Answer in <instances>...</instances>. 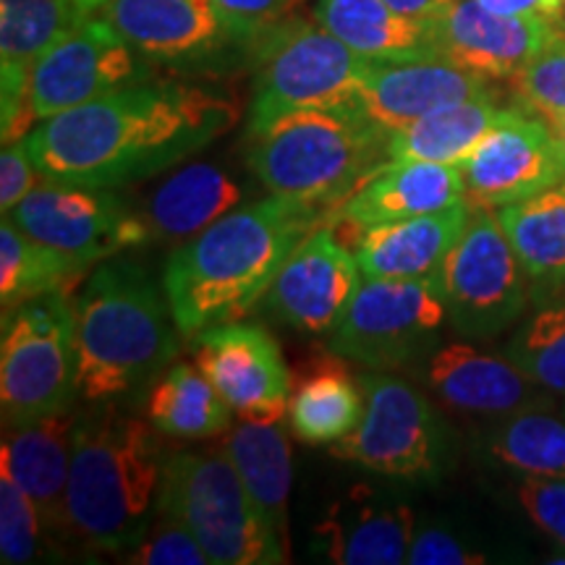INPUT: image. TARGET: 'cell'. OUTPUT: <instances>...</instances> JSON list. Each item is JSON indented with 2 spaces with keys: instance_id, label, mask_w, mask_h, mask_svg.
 <instances>
[{
  "instance_id": "21",
  "label": "cell",
  "mask_w": 565,
  "mask_h": 565,
  "mask_svg": "<svg viewBox=\"0 0 565 565\" xmlns=\"http://www.w3.org/2000/svg\"><path fill=\"white\" fill-rule=\"evenodd\" d=\"M414 532L412 508L374 487L356 484L317 521L312 547L338 565H401L408 563Z\"/></svg>"
},
{
  "instance_id": "41",
  "label": "cell",
  "mask_w": 565,
  "mask_h": 565,
  "mask_svg": "<svg viewBox=\"0 0 565 565\" xmlns=\"http://www.w3.org/2000/svg\"><path fill=\"white\" fill-rule=\"evenodd\" d=\"M38 175L42 173L34 166L24 139L3 145V154H0V207H3V215H9L38 186Z\"/></svg>"
},
{
  "instance_id": "20",
  "label": "cell",
  "mask_w": 565,
  "mask_h": 565,
  "mask_svg": "<svg viewBox=\"0 0 565 565\" xmlns=\"http://www.w3.org/2000/svg\"><path fill=\"white\" fill-rule=\"evenodd\" d=\"M490 95L487 76L440 58L370 61L351 108L393 131L445 105Z\"/></svg>"
},
{
  "instance_id": "45",
  "label": "cell",
  "mask_w": 565,
  "mask_h": 565,
  "mask_svg": "<svg viewBox=\"0 0 565 565\" xmlns=\"http://www.w3.org/2000/svg\"><path fill=\"white\" fill-rule=\"evenodd\" d=\"M550 124V129H553L557 145H561V150L565 154V116H557V118H545Z\"/></svg>"
},
{
  "instance_id": "7",
  "label": "cell",
  "mask_w": 565,
  "mask_h": 565,
  "mask_svg": "<svg viewBox=\"0 0 565 565\" xmlns=\"http://www.w3.org/2000/svg\"><path fill=\"white\" fill-rule=\"evenodd\" d=\"M249 55L254 84L246 134L299 110L351 105L370 66V58L303 19H278L265 26Z\"/></svg>"
},
{
  "instance_id": "24",
  "label": "cell",
  "mask_w": 565,
  "mask_h": 565,
  "mask_svg": "<svg viewBox=\"0 0 565 565\" xmlns=\"http://www.w3.org/2000/svg\"><path fill=\"white\" fill-rule=\"evenodd\" d=\"M471 217V204L458 202L429 215L412 217L351 236V249L364 278L414 280L440 275Z\"/></svg>"
},
{
  "instance_id": "3",
  "label": "cell",
  "mask_w": 565,
  "mask_h": 565,
  "mask_svg": "<svg viewBox=\"0 0 565 565\" xmlns=\"http://www.w3.org/2000/svg\"><path fill=\"white\" fill-rule=\"evenodd\" d=\"M76 385L89 404L154 383L179 351L166 288L134 259L110 257L74 296Z\"/></svg>"
},
{
  "instance_id": "27",
  "label": "cell",
  "mask_w": 565,
  "mask_h": 565,
  "mask_svg": "<svg viewBox=\"0 0 565 565\" xmlns=\"http://www.w3.org/2000/svg\"><path fill=\"white\" fill-rule=\"evenodd\" d=\"M312 17L370 61L437 58L427 19L406 17L385 0H317Z\"/></svg>"
},
{
  "instance_id": "43",
  "label": "cell",
  "mask_w": 565,
  "mask_h": 565,
  "mask_svg": "<svg viewBox=\"0 0 565 565\" xmlns=\"http://www.w3.org/2000/svg\"><path fill=\"white\" fill-rule=\"evenodd\" d=\"M484 9L494 13H529V17H547V19H561L565 13V0H479Z\"/></svg>"
},
{
  "instance_id": "46",
  "label": "cell",
  "mask_w": 565,
  "mask_h": 565,
  "mask_svg": "<svg viewBox=\"0 0 565 565\" xmlns=\"http://www.w3.org/2000/svg\"><path fill=\"white\" fill-rule=\"evenodd\" d=\"M71 3H74V6H79V9L82 11H97V9H103V6L105 3H108V0H71Z\"/></svg>"
},
{
  "instance_id": "14",
  "label": "cell",
  "mask_w": 565,
  "mask_h": 565,
  "mask_svg": "<svg viewBox=\"0 0 565 565\" xmlns=\"http://www.w3.org/2000/svg\"><path fill=\"white\" fill-rule=\"evenodd\" d=\"M145 55L100 19L87 17L38 61L30 100L38 121L145 82Z\"/></svg>"
},
{
  "instance_id": "23",
  "label": "cell",
  "mask_w": 565,
  "mask_h": 565,
  "mask_svg": "<svg viewBox=\"0 0 565 565\" xmlns=\"http://www.w3.org/2000/svg\"><path fill=\"white\" fill-rule=\"evenodd\" d=\"M466 200L461 166L440 162H385L341 204L338 221L353 233L380 228Z\"/></svg>"
},
{
  "instance_id": "6",
  "label": "cell",
  "mask_w": 565,
  "mask_h": 565,
  "mask_svg": "<svg viewBox=\"0 0 565 565\" xmlns=\"http://www.w3.org/2000/svg\"><path fill=\"white\" fill-rule=\"evenodd\" d=\"M158 513L194 534L212 565H280L288 542L254 503L223 448L179 450L166 461Z\"/></svg>"
},
{
  "instance_id": "34",
  "label": "cell",
  "mask_w": 565,
  "mask_h": 565,
  "mask_svg": "<svg viewBox=\"0 0 565 565\" xmlns=\"http://www.w3.org/2000/svg\"><path fill=\"white\" fill-rule=\"evenodd\" d=\"M82 270L51 246L34 242L3 215L0 225V301L6 309L38 299L82 278Z\"/></svg>"
},
{
  "instance_id": "16",
  "label": "cell",
  "mask_w": 565,
  "mask_h": 565,
  "mask_svg": "<svg viewBox=\"0 0 565 565\" xmlns=\"http://www.w3.org/2000/svg\"><path fill=\"white\" fill-rule=\"evenodd\" d=\"M461 173L471 207L500 210L565 179V154L545 118L505 108Z\"/></svg>"
},
{
  "instance_id": "36",
  "label": "cell",
  "mask_w": 565,
  "mask_h": 565,
  "mask_svg": "<svg viewBox=\"0 0 565 565\" xmlns=\"http://www.w3.org/2000/svg\"><path fill=\"white\" fill-rule=\"evenodd\" d=\"M51 540L32 498L21 490L9 466L0 463V561L6 565L32 563L42 542Z\"/></svg>"
},
{
  "instance_id": "30",
  "label": "cell",
  "mask_w": 565,
  "mask_h": 565,
  "mask_svg": "<svg viewBox=\"0 0 565 565\" xmlns=\"http://www.w3.org/2000/svg\"><path fill=\"white\" fill-rule=\"evenodd\" d=\"M503 113L505 108H500L492 95L445 105L401 129H393L387 137V160L463 166L492 131V126L503 118Z\"/></svg>"
},
{
  "instance_id": "10",
  "label": "cell",
  "mask_w": 565,
  "mask_h": 565,
  "mask_svg": "<svg viewBox=\"0 0 565 565\" xmlns=\"http://www.w3.org/2000/svg\"><path fill=\"white\" fill-rule=\"evenodd\" d=\"M448 317L440 275L414 280L364 278L330 338V349L364 366L422 362Z\"/></svg>"
},
{
  "instance_id": "9",
  "label": "cell",
  "mask_w": 565,
  "mask_h": 565,
  "mask_svg": "<svg viewBox=\"0 0 565 565\" xmlns=\"http://www.w3.org/2000/svg\"><path fill=\"white\" fill-rule=\"evenodd\" d=\"M364 414L330 456L406 482H433L448 461V429L429 398L406 380L364 374Z\"/></svg>"
},
{
  "instance_id": "38",
  "label": "cell",
  "mask_w": 565,
  "mask_h": 565,
  "mask_svg": "<svg viewBox=\"0 0 565 565\" xmlns=\"http://www.w3.org/2000/svg\"><path fill=\"white\" fill-rule=\"evenodd\" d=\"M129 563L139 565H212L207 553L186 526L160 515V526L147 529L139 545L129 550Z\"/></svg>"
},
{
  "instance_id": "35",
  "label": "cell",
  "mask_w": 565,
  "mask_h": 565,
  "mask_svg": "<svg viewBox=\"0 0 565 565\" xmlns=\"http://www.w3.org/2000/svg\"><path fill=\"white\" fill-rule=\"evenodd\" d=\"M503 356L540 387L565 395V303L536 309L505 343Z\"/></svg>"
},
{
  "instance_id": "33",
  "label": "cell",
  "mask_w": 565,
  "mask_h": 565,
  "mask_svg": "<svg viewBox=\"0 0 565 565\" xmlns=\"http://www.w3.org/2000/svg\"><path fill=\"white\" fill-rule=\"evenodd\" d=\"M484 454L521 477H565V416L524 408L484 437Z\"/></svg>"
},
{
  "instance_id": "2",
  "label": "cell",
  "mask_w": 565,
  "mask_h": 565,
  "mask_svg": "<svg viewBox=\"0 0 565 565\" xmlns=\"http://www.w3.org/2000/svg\"><path fill=\"white\" fill-rule=\"evenodd\" d=\"M328 215V207L286 200L242 204L168 257L162 288L181 335L249 315L270 291L291 252Z\"/></svg>"
},
{
  "instance_id": "15",
  "label": "cell",
  "mask_w": 565,
  "mask_h": 565,
  "mask_svg": "<svg viewBox=\"0 0 565 565\" xmlns=\"http://www.w3.org/2000/svg\"><path fill=\"white\" fill-rule=\"evenodd\" d=\"M196 364L244 422H282L294 374L263 324L225 322L196 335Z\"/></svg>"
},
{
  "instance_id": "13",
  "label": "cell",
  "mask_w": 565,
  "mask_h": 565,
  "mask_svg": "<svg viewBox=\"0 0 565 565\" xmlns=\"http://www.w3.org/2000/svg\"><path fill=\"white\" fill-rule=\"evenodd\" d=\"M103 19L145 58L166 66L196 68L249 53V32L210 0H108Z\"/></svg>"
},
{
  "instance_id": "17",
  "label": "cell",
  "mask_w": 565,
  "mask_h": 565,
  "mask_svg": "<svg viewBox=\"0 0 565 565\" xmlns=\"http://www.w3.org/2000/svg\"><path fill=\"white\" fill-rule=\"evenodd\" d=\"M427 24L437 58L487 79H515L563 34L553 19L494 13L479 0H448Z\"/></svg>"
},
{
  "instance_id": "19",
  "label": "cell",
  "mask_w": 565,
  "mask_h": 565,
  "mask_svg": "<svg viewBox=\"0 0 565 565\" xmlns=\"http://www.w3.org/2000/svg\"><path fill=\"white\" fill-rule=\"evenodd\" d=\"M89 13L71 0H0L3 145L26 139L34 116L30 82L38 61Z\"/></svg>"
},
{
  "instance_id": "31",
  "label": "cell",
  "mask_w": 565,
  "mask_h": 565,
  "mask_svg": "<svg viewBox=\"0 0 565 565\" xmlns=\"http://www.w3.org/2000/svg\"><path fill=\"white\" fill-rule=\"evenodd\" d=\"M225 456L254 503L273 521L282 540L288 542V498H291V445L282 422H244L225 433Z\"/></svg>"
},
{
  "instance_id": "42",
  "label": "cell",
  "mask_w": 565,
  "mask_h": 565,
  "mask_svg": "<svg viewBox=\"0 0 565 565\" xmlns=\"http://www.w3.org/2000/svg\"><path fill=\"white\" fill-rule=\"evenodd\" d=\"M217 11L225 13L233 24H238L252 38H257L265 26L286 17L296 0H210Z\"/></svg>"
},
{
  "instance_id": "37",
  "label": "cell",
  "mask_w": 565,
  "mask_h": 565,
  "mask_svg": "<svg viewBox=\"0 0 565 565\" xmlns=\"http://www.w3.org/2000/svg\"><path fill=\"white\" fill-rule=\"evenodd\" d=\"M515 87L542 118L565 116V32L515 76Z\"/></svg>"
},
{
  "instance_id": "4",
  "label": "cell",
  "mask_w": 565,
  "mask_h": 565,
  "mask_svg": "<svg viewBox=\"0 0 565 565\" xmlns=\"http://www.w3.org/2000/svg\"><path fill=\"white\" fill-rule=\"evenodd\" d=\"M152 424L113 401L76 416L71 440L68 536L97 553H129L158 513L162 445Z\"/></svg>"
},
{
  "instance_id": "40",
  "label": "cell",
  "mask_w": 565,
  "mask_h": 565,
  "mask_svg": "<svg viewBox=\"0 0 565 565\" xmlns=\"http://www.w3.org/2000/svg\"><path fill=\"white\" fill-rule=\"evenodd\" d=\"M412 565H479L487 557L479 550L469 547L461 536L440 526H422L414 532L408 547Z\"/></svg>"
},
{
  "instance_id": "44",
  "label": "cell",
  "mask_w": 565,
  "mask_h": 565,
  "mask_svg": "<svg viewBox=\"0 0 565 565\" xmlns=\"http://www.w3.org/2000/svg\"><path fill=\"white\" fill-rule=\"evenodd\" d=\"M385 3L393 6L395 11L406 13V17L429 19V17H435V13L440 11L448 0H385Z\"/></svg>"
},
{
  "instance_id": "5",
  "label": "cell",
  "mask_w": 565,
  "mask_h": 565,
  "mask_svg": "<svg viewBox=\"0 0 565 565\" xmlns=\"http://www.w3.org/2000/svg\"><path fill=\"white\" fill-rule=\"evenodd\" d=\"M249 137L246 166L267 194L333 207L387 160V137L351 105L282 116Z\"/></svg>"
},
{
  "instance_id": "32",
  "label": "cell",
  "mask_w": 565,
  "mask_h": 565,
  "mask_svg": "<svg viewBox=\"0 0 565 565\" xmlns=\"http://www.w3.org/2000/svg\"><path fill=\"white\" fill-rule=\"evenodd\" d=\"M233 408L207 374L192 364H171L152 383L147 419L160 435L179 440H204L231 429Z\"/></svg>"
},
{
  "instance_id": "18",
  "label": "cell",
  "mask_w": 565,
  "mask_h": 565,
  "mask_svg": "<svg viewBox=\"0 0 565 565\" xmlns=\"http://www.w3.org/2000/svg\"><path fill=\"white\" fill-rule=\"evenodd\" d=\"M362 280V267L351 246L333 228L320 225L280 267L265 307L275 320L299 333H333Z\"/></svg>"
},
{
  "instance_id": "11",
  "label": "cell",
  "mask_w": 565,
  "mask_h": 565,
  "mask_svg": "<svg viewBox=\"0 0 565 565\" xmlns=\"http://www.w3.org/2000/svg\"><path fill=\"white\" fill-rule=\"evenodd\" d=\"M440 282L450 324L466 338H492L511 328L524 315L532 288L490 207H471L469 225L443 263Z\"/></svg>"
},
{
  "instance_id": "1",
  "label": "cell",
  "mask_w": 565,
  "mask_h": 565,
  "mask_svg": "<svg viewBox=\"0 0 565 565\" xmlns=\"http://www.w3.org/2000/svg\"><path fill=\"white\" fill-rule=\"evenodd\" d=\"M238 121V105L181 82H137L45 118L24 145L42 179L124 186L179 166Z\"/></svg>"
},
{
  "instance_id": "22",
  "label": "cell",
  "mask_w": 565,
  "mask_h": 565,
  "mask_svg": "<svg viewBox=\"0 0 565 565\" xmlns=\"http://www.w3.org/2000/svg\"><path fill=\"white\" fill-rule=\"evenodd\" d=\"M422 380L448 408L479 416H508L545 404V387L529 380L508 356L466 343L443 345L422 359Z\"/></svg>"
},
{
  "instance_id": "25",
  "label": "cell",
  "mask_w": 565,
  "mask_h": 565,
  "mask_svg": "<svg viewBox=\"0 0 565 565\" xmlns=\"http://www.w3.org/2000/svg\"><path fill=\"white\" fill-rule=\"evenodd\" d=\"M76 412L63 408L24 427L6 429L0 463L9 466L21 490L38 505L47 536H68V477L71 440H74Z\"/></svg>"
},
{
  "instance_id": "12",
  "label": "cell",
  "mask_w": 565,
  "mask_h": 565,
  "mask_svg": "<svg viewBox=\"0 0 565 565\" xmlns=\"http://www.w3.org/2000/svg\"><path fill=\"white\" fill-rule=\"evenodd\" d=\"M9 217L26 236L51 246L82 273L150 242L145 217L113 192V186L45 179L9 212Z\"/></svg>"
},
{
  "instance_id": "26",
  "label": "cell",
  "mask_w": 565,
  "mask_h": 565,
  "mask_svg": "<svg viewBox=\"0 0 565 565\" xmlns=\"http://www.w3.org/2000/svg\"><path fill=\"white\" fill-rule=\"evenodd\" d=\"M254 189L246 179L215 162H192L160 181L147 196L145 217L150 238L186 244L212 223L242 207Z\"/></svg>"
},
{
  "instance_id": "28",
  "label": "cell",
  "mask_w": 565,
  "mask_h": 565,
  "mask_svg": "<svg viewBox=\"0 0 565 565\" xmlns=\"http://www.w3.org/2000/svg\"><path fill=\"white\" fill-rule=\"evenodd\" d=\"M362 414V380H353L341 353L330 349L303 364L288 404V424L301 443L333 445L356 427Z\"/></svg>"
},
{
  "instance_id": "29",
  "label": "cell",
  "mask_w": 565,
  "mask_h": 565,
  "mask_svg": "<svg viewBox=\"0 0 565 565\" xmlns=\"http://www.w3.org/2000/svg\"><path fill=\"white\" fill-rule=\"evenodd\" d=\"M532 294L553 296L565 286V179L529 200L498 210Z\"/></svg>"
},
{
  "instance_id": "47",
  "label": "cell",
  "mask_w": 565,
  "mask_h": 565,
  "mask_svg": "<svg viewBox=\"0 0 565 565\" xmlns=\"http://www.w3.org/2000/svg\"><path fill=\"white\" fill-rule=\"evenodd\" d=\"M563 416H565V412H563Z\"/></svg>"
},
{
  "instance_id": "8",
  "label": "cell",
  "mask_w": 565,
  "mask_h": 565,
  "mask_svg": "<svg viewBox=\"0 0 565 565\" xmlns=\"http://www.w3.org/2000/svg\"><path fill=\"white\" fill-rule=\"evenodd\" d=\"M76 385L74 299L66 288L3 312L0 406L3 427H24L71 408Z\"/></svg>"
},
{
  "instance_id": "39",
  "label": "cell",
  "mask_w": 565,
  "mask_h": 565,
  "mask_svg": "<svg viewBox=\"0 0 565 565\" xmlns=\"http://www.w3.org/2000/svg\"><path fill=\"white\" fill-rule=\"evenodd\" d=\"M515 498L529 521L565 550V477H521Z\"/></svg>"
}]
</instances>
